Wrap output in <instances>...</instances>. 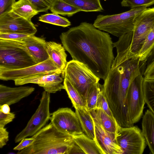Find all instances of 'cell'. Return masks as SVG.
I'll list each match as a JSON object with an SVG mask.
<instances>
[{
	"label": "cell",
	"instance_id": "e0dca14e",
	"mask_svg": "<svg viewBox=\"0 0 154 154\" xmlns=\"http://www.w3.org/2000/svg\"><path fill=\"white\" fill-rule=\"evenodd\" d=\"M22 42L37 64L49 58L45 47L46 42L44 38L29 35L23 38Z\"/></svg>",
	"mask_w": 154,
	"mask_h": 154
},
{
	"label": "cell",
	"instance_id": "277c9868",
	"mask_svg": "<svg viewBox=\"0 0 154 154\" xmlns=\"http://www.w3.org/2000/svg\"><path fill=\"white\" fill-rule=\"evenodd\" d=\"M147 8L143 7L131 8L128 11L113 15L100 14L93 25L100 30L119 37L133 31L137 18Z\"/></svg>",
	"mask_w": 154,
	"mask_h": 154
},
{
	"label": "cell",
	"instance_id": "f1b7e54d",
	"mask_svg": "<svg viewBox=\"0 0 154 154\" xmlns=\"http://www.w3.org/2000/svg\"><path fill=\"white\" fill-rule=\"evenodd\" d=\"M154 47V28L150 32L147 36L139 54L141 62L145 63Z\"/></svg>",
	"mask_w": 154,
	"mask_h": 154
},
{
	"label": "cell",
	"instance_id": "2e32d148",
	"mask_svg": "<svg viewBox=\"0 0 154 154\" xmlns=\"http://www.w3.org/2000/svg\"><path fill=\"white\" fill-rule=\"evenodd\" d=\"M35 90L34 88L29 86L11 88L1 84L0 106L5 104L9 106L15 104L29 95Z\"/></svg>",
	"mask_w": 154,
	"mask_h": 154
},
{
	"label": "cell",
	"instance_id": "8fae6325",
	"mask_svg": "<svg viewBox=\"0 0 154 154\" xmlns=\"http://www.w3.org/2000/svg\"><path fill=\"white\" fill-rule=\"evenodd\" d=\"M154 28V7L147 8L138 16L132 31L130 52L138 56L150 32Z\"/></svg>",
	"mask_w": 154,
	"mask_h": 154
},
{
	"label": "cell",
	"instance_id": "6da1fadb",
	"mask_svg": "<svg viewBox=\"0 0 154 154\" xmlns=\"http://www.w3.org/2000/svg\"><path fill=\"white\" fill-rule=\"evenodd\" d=\"M60 38L72 60L84 63L100 79H106L115 58L108 33L83 22L62 32Z\"/></svg>",
	"mask_w": 154,
	"mask_h": 154
},
{
	"label": "cell",
	"instance_id": "ab89813d",
	"mask_svg": "<svg viewBox=\"0 0 154 154\" xmlns=\"http://www.w3.org/2000/svg\"><path fill=\"white\" fill-rule=\"evenodd\" d=\"M85 154L84 152L74 141L70 147L68 152L67 154Z\"/></svg>",
	"mask_w": 154,
	"mask_h": 154
},
{
	"label": "cell",
	"instance_id": "7402d4cb",
	"mask_svg": "<svg viewBox=\"0 0 154 154\" xmlns=\"http://www.w3.org/2000/svg\"><path fill=\"white\" fill-rule=\"evenodd\" d=\"M73 137L75 142L85 154H103L96 140L90 138L84 133Z\"/></svg>",
	"mask_w": 154,
	"mask_h": 154
},
{
	"label": "cell",
	"instance_id": "4dcf8cb0",
	"mask_svg": "<svg viewBox=\"0 0 154 154\" xmlns=\"http://www.w3.org/2000/svg\"><path fill=\"white\" fill-rule=\"evenodd\" d=\"M154 4V0H122L121 6L134 8L141 7H147Z\"/></svg>",
	"mask_w": 154,
	"mask_h": 154
},
{
	"label": "cell",
	"instance_id": "8d00e7d4",
	"mask_svg": "<svg viewBox=\"0 0 154 154\" xmlns=\"http://www.w3.org/2000/svg\"><path fill=\"white\" fill-rule=\"evenodd\" d=\"M35 140L32 137L31 138H25L22 139L20 143L13 148L15 150L21 151L32 145Z\"/></svg>",
	"mask_w": 154,
	"mask_h": 154
},
{
	"label": "cell",
	"instance_id": "52a82bcc",
	"mask_svg": "<svg viewBox=\"0 0 154 154\" xmlns=\"http://www.w3.org/2000/svg\"><path fill=\"white\" fill-rule=\"evenodd\" d=\"M50 93L44 91L42 93L39 104L25 127L16 136L14 142L17 143L23 138L32 136L44 127L50 119Z\"/></svg>",
	"mask_w": 154,
	"mask_h": 154
},
{
	"label": "cell",
	"instance_id": "9a60e30c",
	"mask_svg": "<svg viewBox=\"0 0 154 154\" xmlns=\"http://www.w3.org/2000/svg\"><path fill=\"white\" fill-rule=\"evenodd\" d=\"M92 117L95 125V140L103 154H123V151L117 141L116 135L106 131L97 120Z\"/></svg>",
	"mask_w": 154,
	"mask_h": 154
},
{
	"label": "cell",
	"instance_id": "44dd1931",
	"mask_svg": "<svg viewBox=\"0 0 154 154\" xmlns=\"http://www.w3.org/2000/svg\"><path fill=\"white\" fill-rule=\"evenodd\" d=\"M90 112L105 130L117 135L120 126L115 119L109 116L100 108H96Z\"/></svg>",
	"mask_w": 154,
	"mask_h": 154
},
{
	"label": "cell",
	"instance_id": "ac0fdd59",
	"mask_svg": "<svg viewBox=\"0 0 154 154\" xmlns=\"http://www.w3.org/2000/svg\"><path fill=\"white\" fill-rule=\"evenodd\" d=\"M45 48L49 58L59 69L64 71L67 64V55L61 44L53 41L46 42Z\"/></svg>",
	"mask_w": 154,
	"mask_h": 154
},
{
	"label": "cell",
	"instance_id": "74e56055",
	"mask_svg": "<svg viewBox=\"0 0 154 154\" xmlns=\"http://www.w3.org/2000/svg\"><path fill=\"white\" fill-rule=\"evenodd\" d=\"M8 132L6 128L4 127H0V148L3 147L5 145L8 141Z\"/></svg>",
	"mask_w": 154,
	"mask_h": 154
},
{
	"label": "cell",
	"instance_id": "9c48e42d",
	"mask_svg": "<svg viewBox=\"0 0 154 154\" xmlns=\"http://www.w3.org/2000/svg\"><path fill=\"white\" fill-rule=\"evenodd\" d=\"M116 140L123 154H142L146 146V140L142 131L136 126H120Z\"/></svg>",
	"mask_w": 154,
	"mask_h": 154
},
{
	"label": "cell",
	"instance_id": "3957f363",
	"mask_svg": "<svg viewBox=\"0 0 154 154\" xmlns=\"http://www.w3.org/2000/svg\"><path fill=\"white\" fill-rule=\"evenodd\" d=\"M32 137L33 143L17 154H67L74 141L73 136L59 131L51 122Z\"/></svg>",
	"mask_w": 154,
	"mask_h": 154
},
{
	"label": "cell",
	"instance_id": "7c38bea8",
	"mask_svg": "<svg viewBox=\"0 0 154 154\" xmlns=\"http://www.w3.org/2000/svg\"><path fill=\"white\" fill-rule=\"evenodd\" d=\"M51 116V122L59 131L72 136L84 133L75 112L70 108H59Z\"/></svg>",
	"mask_w": 154,
	"mask_h": 154
},
{
	"label": "cell",
	"instance_id": "e575fe53",
	"mask_svg": "<svg viewBox=\"0 0 154 154\" xmlns=\"http://www.w3.org/2000/svg\"><path fill=\"white\" fill-rule=\"evenodd\" d=\"M15 0H0V16L13 10Z\"/></svg>",
	"mask_w": 154,
	"mask_h": 154
},
{
	"label": "cell",
	"instance_id": "4316f807",
	"mask_svg": "<svg viewBox=\"0 0 154 154\" xmlns=\"http://www.w3.org/2000/svg\"><path fill=\"white\" fill-rule=\"evenodd\" d=\"M143 88L145 103L154 114V79L143 78Z\"/></svg>",
	"mask_w": 154,
	"mask_h": 154
},
{
	"label": "cell",
	"instance_id": "7a4b0ae2",
	"mask_svg": "<svg viewBox=\"0 0 154 154\" xmlns=\"http://www.w3.org/2000/svg\"><path fill=\"white\" fill-rule=\"evenodd\" d=\"M141 62L138 56L131 53L118 65L111 68L101 85V91L110 104L117 106L126 104L129 86L141 73Z\"/></svg>",
	"mask_w": 154,
	"mask_h": 154
},
{
	"label": "cell",
	"instance_id": "ba28073f",
	"mask_svg": "<svg viewBox=\"0 0 154 154\" xmlns=\"http://www.w3.org/2000/svg\"><path fill=\"white\" fill-rule=\"evenodd\" d=\"M63 72L49 58L41 63L21 69L0 68V79L3 81H14L17 79L56 73L62 75Z\"/></svg>",
	"mask_w": 154,
	"mask_h": 154
},
{
	"label": "cell",
	"instance_id": "cb8c5ba5",
	"mask_svg": "<svg viewBox=\"0 0 154 154\" xmlns=\"http://www.w3.org/2000/svg\"><path fill=\"white\" fill-rule=\"evenodd\" d=\"M66 2L86 12L102 11L103 9L100 0H63Z\"/></svg>",
	"mask_w": 154,
	"mask_h": 154
},
{
	"label": "cell",
	"instance_id": "603a6c76",
	"mask_svg": "<svg viewBox=\"0 0 154 154\" xmlns=\"http://www.w3.org/2000/svg\"><path fill=\"white\" fill-rule=\"evenodd\" d=\"M15 13L29 20L38 12L28 0H19L14 3L12 10Z\"/></svg>",
	"mask_w": 154,
	"mask_h": 154
},
{
	"label": "cell",
	"instance_id": "d590c367",
	"mask_svg": "<svg viewBox=\"0 0 154 154\" xmlns=\"http://www.w3.org/2000/svg\"><path fill=\"white\" fill-rule=\"evenodd\" d=\"M15 118V114L13 112L5 114L0 111V127L5 126L12 122Z\"/></svg>",
	"mask_w": 154,
	"mask_h": 154
},
{
	"label": "cell",
	"instance_id": "d6a6232c",
	"mask_svg": "<svg viewBox=\"0 0 154 154\" xmlns=\"http://www.w3.org/2000/svg\"><path fill=\"white\" fill-rule=\"evenodd\" d=\"M96 108L101 109L109 116L115 119L110 109L107 100L101 91V88L98 94Z\"/></svg>",
	"mask_w": 154,
	"mask_h": 154
},
{
	"label": "cell",
	"instance_id": "1f68e13d",
	"mask_svg": "<svg viewBox=\"0 0 154 154\" xmlns=\"http://www.w3.org/2000/svg\"><path fill=\"white\" fill-rule=\"evenodd\" d=\"M39 13L46 12L50 9L54 0H28Z\"/></svg>",
	"mask_w": 154,
	"mask_h": 154
},
{
	"label": "cell",
	"instance_id": "b9f144b4",
	"mask_svg": "<svg viewBox=\"0 0 154 154\" xmlns=\"http://www.w3.org/2000/svg\"><path fill=\"white\" fill-rule=\"evenodd\" d=\"M9 106L6 104L0 106V111L5 114L9 113L10 112V109Z\"/></svg>",
	"mask_w": 154,
	"mask_h": 154
},
{
	"label": "cell",
	"instance_id": "30bf717a",
	"mask_svg": "<svg viewBox=\"0 0 154 154\" xmlns=\"http://www.w3.org/2000/svg\"><path fill=\"white\" fill-rule=\"evenodd\" d=\"M143 79L142 73L136 77L130 84L127 93L128 112L133 125L138 122L143 115L145 103L143 88Z\"/></svg>",
	"mask_w": 154,
	"mask_h": 154
},
{
	"label": "cell",
	"instance_id": "ffe728a7",
	"mask_svg": "<svg viewBox=\"0 0 154 154\" xmlns=\"http://www.w3.org/2000/svg\"><path fill=\"white\" fill-rule=\"evenodd\" d=\"M75 109L84 132L89 137L95 140L94 122L90 112L85 108L78 107Z\"/></svg>",
	"mask_w": 154,
	"mask_h": 154
},
{
	"label": "cell",
	"instance_id": "484cf974",
	"mask_svg": "<svg viewBox=\"0 0 154 154\" xmlns=\"http://www.w3.org/2000/svg\"><path fill=\"white\" fill-rule=\"evenodd\" d=\"M63 84L65 90L71 101L73 106L75 108L78 107L86 108L85 101L70 82L67 79L65 78Z\"/></svg>",
	"mask_w": 154,
	"mask_h": 154
},
{
	"label": "cell",
	"instance_id": "836d02e7",
	"mask_svg": "<svg viewBox=\"0 0 154 154\" xmlns=\"http://www.w3.org/2000/svg\"><path fill=\"white\" fill-rule=\"evenodd\" d=\"M29 35L16 33H0V39L22 41Z\"/></svg>",
	"mask_w": 154,
	"mask_h": 154
},
{
	"label": "cell",
	"instance_id": "5bb4252c",
	"mask_svg": "<svg viewBox=\"0 0 154 154\" xmlns=\"http://www.w3.org/2000/svg\"><path fill=\"white\" fill-rule=\"evenodd\" d=\"M61 74L54 73L37 76L14 81L16 85H23L28 83L38 84L42 87L45 91L50 93H54L62 89H65L62 84L64 79L61 77Z\"/></svg>",
	"mask_w": 154,
	"mask_h": 154
},
{
	"label": "cell",
	"instance_id": "83f0119b",
	"mask_svg": "<svg viewBox=\"0 0 154 154\" xmlns=\"http://www.w3.org/2000/svg\"><path fill=\"white\" fill-rule=\"evenodd\" d=\"M38 20L41 22L66 27L71 25L69 20L55 13L47 14L41 15Z\"/></svg>",
	"mask_w": 154,
	"mask_h": 154
},
{
	"label": "cell",
	"instance_id": "f546056e",
	"mask_svg": "<svg viewBox=\"0 0 154 154\" xmlns=\"http://www.w3.org/2000/svg\"><path fill=\"white\" fill-rule=\"evenodd\" d=\"M101 85L99 82L93 86L89 90L86 100V109L91 111L97 108L99 93Z\"/></svg>",
	"mask_w": 154,
	"mask_h": 154
},
{
	"label": "cell",
	"instance_id": "d4e9b609",
	"mask_svg": "<svg viewBox=\"0 0 154 154\" xmlns=\"http://www.w3.org/2000/svg\"><path fill=\"white\" fill-rule=\"evenodd\" d=\"M53 13L70 17L81 11L79 9L63 0H54L50 8Z\"/></svg>",
	"mask_w": 154,
	"mask_h": 154
},
{
	"label": "cell",
	"instance_id": "60d3db41",
	"mask_svg": "<svg viewBox=\"0 0 154 154\" xmlns=\"http://www.w3.org/2000/svg\"><path fill=\"white\" fill-rule=\"evenodd\" d=\"M154 62V47L152 49L145 62V68L147 67Z\"/></svg>",
	"mask_w": 154,
	"mask_h": 154
},
{
	"label": "cell",
	"instance_id": "5b68a950",
	"mask_svg": "<svg viewBox=\"0 0 154 154\" xmlns=\"http://www.w3.org/2000/svg\"><path fill=\"white\" fill-rule=\"evenodd\" d=\"M36 64L22 41L0 39V68L19 69Z\"/></svg>",
	"mask_w": 154,
	"mask_h": 154
},
{
	"label": "cell",
	"instance_id": "f35d334b",
	"mask_svg": "<svg viewBox=\"0 0 154 154\" xmlns=\"http://www.w3.org/2000/svg\"><path fill=\"white\" fill-rule=\"evenodd\" d=\"M143 78L147 79H154V62L145 68Z\"/></svg>",
	"mask_w": 154,
	"mask_h": 154
},
{
	"label": "cell",
	"instance_id": "8992f818",
	"mask_svg": "<svg viewBox=\"0 0 154 154\" xmlns=\"http://www.w3.org/2000/svg\"><path fill=\"white\" fill-rule=\"evenodd\" d=\"M62 75L70 82L85 101L91 88L100 79L84 63L73 60L67 62Z\"/></svg>",
	"mask_w": 154,
	"mask_h": 154
},
{
	"label": "cell",
	"instance_id": "4fadbf2b",
	"mask_svg": "<svg viewBox=\"0 0 154 154\" xmlns=\"http://www.w3.org/2000/svg\"><path fill=\"white\" fill-rule=\"evenodd\" d=\"M36 28L31 21L15 13L13 11L0 16V33H16L34 35Z\"/></svg>",
	"mask_w": 154,
	"mask_h": 154
},
{
	"label": "cell",
	"instance_id": "d6986e66",
	"mask_svg": "<svg viewBox=\"0 0 154 154\" xmlns=\"http://www.w3.org/2000/svg\"><path fill=\"white\" fill-rule=\"evenodd\" d=\"M142 125V132L150 153L154 154V114L149 109L143 116Z\"/></svg>",
	"mask_w": 154,
	"mask_h": 154
}]
</instances>
